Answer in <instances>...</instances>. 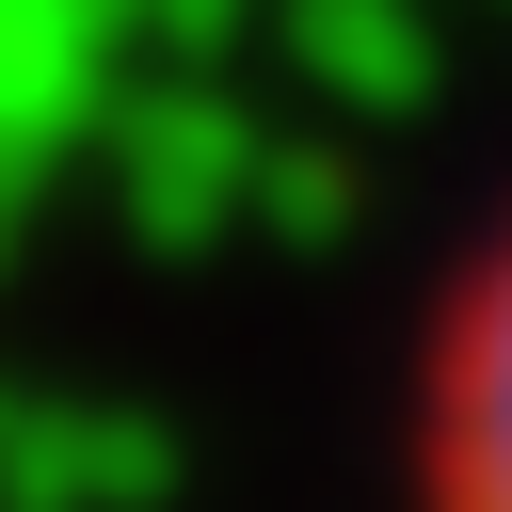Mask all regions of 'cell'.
<instances>
[{"label": "cell", "instance_id": "1", "mask_svg": "<svg viewBox=\"0 0 512 512\" xmlns=\"http://www.w3.org/2000/svg\"><path fill=\"white\" fill-rule=\"evenodd\" d=\"M416 512H512V240L480 256L448 352H432V448H416Z\"/></svg>", "mask_w": 512, "mask_h": 512}]
</instances>
